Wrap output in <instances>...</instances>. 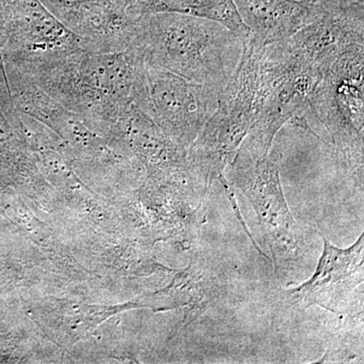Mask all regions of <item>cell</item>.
<instances>
[{
    "label": "cell",
    "instance_id": "13",
    "mask_svg": "<svg viewBox=\"0 0 364 364\" xmlns=\"http://www.w3.org/2000/svg\"><path fill=\"white\" fill-rule=\"evenodd\" d=\"M140 16L154 13H177L217 21L238 33L243 40L250 33L239 16L233 0H143Z\"/></svg>",
    "mask_w": 364,
    "mask_h": 364
},
{
    "label": "cell",
    "instance_id": "6",
    "mask_svg": "<svg viewBox=\"0 0 364 364\" xmlns=\"http://www.w3.org/2000/svg\"><path fill=\"white\" fill-rule=\"evenodd\" d=\"M280 157L277 152L260 159L236 155L226 168L227 181L252 205L277 269L296 260L299 250L296 221L280 181Z\"/></svg>",
    "mask_w": 364,
    "mask_h": 364
},
{
    "label": "cell",
    "instance_id": "12",
    "mask_svg": "<svg viewBox=\"0 0 364 364\" xmlns=\"http://www.w3.org/2000/svg\"><path fill=\"white\" fill-rule=\"evenodd\" d=\"M176 309L184 306V326H188L214 305L220 289L210 273L203 270L198 259L193 258L191 264L176 273L168 287L163 289Z\"/></svg>",
    "mask_w": 364,
    "mask_h": 364
},
{
    "label": "cell",
    "instance_id": "14",
    "mask_svg": "<svg viewBox=\"0 0 364 364\" xmlns=\"http://www.w3.org/2000/svg\"><path fill=\"white\" fill-rule=\"evenodd\" d=\"M21 277L18 267L9 258L0 256V287L14 284Z\"/></svg>",
    "mask_w": 364,
    "mask_h": 364
},
{
    "label": "cell",
    "instance_id": "7",
    "mask_svg": "<svg viewBox=\"0 0 364 364\" xmlns=\"http://www.w3.org/2000/svg\"><path fill=\"white\" fill-rule=\"evenodd\" d=\"M70 32L85 41L83 50L126 51L133 44L141 16L114 0H41Z\"/></svg>",
    "mask_w": 364,
    "mask_h": 364
},
{
    "label": "cell",
    "instance_id": "2",
    "mask_svg": "<svg viewBox=\"0 0 364 364\" xmlns=\"http://www.w3.org/2000/svg\"><path fill=\"white\" fill-rule=\"evenodd\" d=\"M132 47L146 65L223 90L240 59L242 39L217 21L154 13L141 16Z\"/></svg>",
    "mask_w": 364,
    "mask_h": 364
},
{
    "label": "cell",
    "instance_id": "3",
    "mask_svg": "<svg viewBox=\"0 0 364 364\" xmlns=\"http://www.w3.org/2000/svg\"><path fill=\"white\" fill-rule=\"evenodd\" d=\"M263 48L246 36L238 64L220 95L217 107L188 150L189 165L205 183L226 174L256 114L257 72Z\"/></svg>",
    "mask_w": 364,
    "mask_h": 364
},
{
    "label": "cell",
    "instance_id": "5",
    "mask_svg": "<svg viewBox=\"0 0 364 364\" xmlns=\"http://www.w3.org/2000/svg\"><path fill=\"white\" fill-rule=\"evenodd\" d=\"M221 92L214 86L145 64L136 83L134 104L177 145L188 150L215 112Z\"/></svg>",
    "mask_w": 364,
    "mask_h": 364
},
{
    "label": "cell",
    "instance_id": "11",
    "mask_svg": "<svg viewBox=\"0 0 364 364\" xmlns=\"http://www.w3.org/2000/svg\"><path fill=\"white\" fill-rule=\"evenodd\" d=\"M16 11L25 56L83 49L85 41L62 25L41 0H18Z\"/></svg>",
    "mask_w": 364,
    "mask_h": 364
},
{
    "label": "cell",
    "instance_id": "4",
    "mask_svg": "<svg viewBox=\"0 0 364 364\" xmlns=\"http://www.w3.org/2000/svg\"><path fill=\"white\" fill-rule=\"evenodd\" d=\"M364 45L340 53L312 98L314 119L329 132L338 161L363 186Z\"/></svg>",
    "mask_w": 364,
    "mask_h": 364
},
{
    "label": "cell",
    "instance_id": "1",
    "mask_svg": "<svg viewBox=\"0 0 364 364\" xmlns=\"http://www.w3.org/2000/svg\"><path fill=\"white\" fill-rule=\"evenodd\" d=\"M26 74L67 111L105 136L134 104L144 61L135 48L119 53L83 49L25 56Z\"/></svg>",
    "mask_w": 364,
    "mask_h": 364
},
{
    "label": "cell",
    "instance_id": "9",
    "mask_svg": "<svg viewBox=\"0 0 364 364\" xmlns=\"http://www.w3.org/2000/svg\"><path fill=\"white\" fill-rule=\"evenodd\" d=\"M132 309L160 312L161 301L156 291L117 306L87 305L70 299L49 298L33 306L31 315L48 338L67 348L90 336L107 318Z\"/></svg>",
    "mask_w": 364,
    "mask_h": 364
},
{
    "label": "cell",
    "instance_id": "15",
    "mask_svg": "<svg viewBox=\"0 0 364 364\" xmlns=\"http://www.w3.org/2000/svg\"><path fill=\"white\" fill-rule=\"evenodd\" d=\"M298 1L306 2V4H314V2L317 1V0H298Z\"/></svg>",
    "mask_w": 364,
    "mask_h": 364
},
{
    "label": "cell",
    "instance_id": "10",
    "mask_svg": "<svg viewBox=\"0 0 364 364\" xmlns=\"http://www.w3.org/2000/svg\"><path fill=\"white\" fill-rule=\"evenodd\" d=\"M251 41L264 48L293 37L310 20L312 4L298 0H233Z\"/></svg>",
    "mask_w": 364,
    "mask_h": 364
},
{
    "label": "cell",
    "instance_id": "8",
    "mask_svg": "<svg viewBox=\"0 0 364 364\" xmlns=\"http://www.w3.org/2000/svg\"><path fill=\"white\" fill-rule=\"evenodd\" d=\"M323 242L324 250L312 277L284 294L299 308L318 306L338 313L349 296L363 284L364 235L346 249L336 247L325 237Z\"/></svg>",
    "mask_w": 364,
    "mask_h": 364
}]
</instances>
